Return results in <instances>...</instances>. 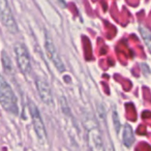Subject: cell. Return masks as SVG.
Returning <instances> with one entry per match:
<instances>
[{"instance_id": "obj_13", "label": "cell", "mask_w": 151, "mask_h": 151, "mask_svg": "<svg viewBox=\"0 0 151 151\" xmlns=\"http://www.w3.org/2000/svg\"><path fill=\"white\" fill-rule=\"evenodd\" d=\"M105 151H114V148H113V146H112V143L110 142H108V144H107V148L105 149Z\"/></svg>"}, {"instance_id": "obj_10", "label": "cell", "mask_w": 151, "mask_h": 151, "mask_svg": "<svg viewBox=\"0 0 151 151\" xmlns=\"http://www.w3.org/2000/svg\"><path fill=\"white\" fill-rule=\"evenodd\" d=\"M140 31H141V34H142L143 38H144L145 42H146L147 47L149 48L151 52V33L149 30H147L146 28H143V27H140Z\"/></svg>"}, {"instance_id": "obj_6", "label": "cell", "mask_w": 151, "mask_h": 151, "mask_svg": "<svg viewBox=\"0 0 151 151\" xmlns=\"http://www.w3.org/2000/svg\"><path fill=\"white\" fill-rule=\"evenodd\" d=\"M45 49H46L47 55H48L49 59L51 60V62L54 64V66L58 69L59 71H64L65 66L63 64L62 60H61L60 56H59L57 49L55 47L54 42H53L52 38L50 37L48 33H46V40H45Z\"/></svg>"}, {"instance_id": "obj_1", "label": "cell", "mask_w": 151, "mask_h": 151, "mask_svg": "<svg viewBox=\"0 0 151 151\" xmlns=\"http://www.w3.org/2000/svg\"><path fill=\"white\" fill-rule=\"evenodd\" d=\"M84 126L86 130V139L90 151H105L103 134L99 129L97 121L92 115H86L84 117Z\"/></svg>"}, {"instance_id": "obj_7", "label": "cell", "mask_w": 151, "mask_h": 151, "mask_svg": "<svg viewBox=\"0 0 151 151\" xmlns=\"http://www.w3.org/2000/svg\"><path fill=\"white\" fill-rule=\"evenodd\" d=\"M36 88L40 95V99L46 105H52L53 104V94L51 90V86L46 78L44 77H37L36 78Z\"/></svg>"}, {"instance_id": "obj_12", "label": "cell", "mask_w": 151, "mask_h": 151, "mask_svg": "<svg viewBox=\"0 0 151 151\" xmlns=\"http://www.w3.org/2000/svg\"><path fill=\"white\" fill-rule=\"evenodd\" d=\"M113 119H114V124H115V127L116 129H119V121H118V116H117V113L115 111L113 112Z\"/></svg>"}, {"instance_id": "obj_2", "label": "cell", "mask_w": 151, "mask_h": 151, "mask_svg": "<svg viewBox=\"0 0 151 151\" xmlns=\"http://www.w3.org/2000/svg\"><path fill=\"white\" fill-rule=\"evenodd\" d=\"M0 105L5 111L13 115H17L19 112L17 96L14 93L11 85L1 75H0Z\"/></svg>"}, {"instance_id": "obj_9", "label": "cell", "mask_w": 151, "mask_h": 151, "mask_svg": "<svg viewBox=\"0 0 151 151\" xmlns=\"http://www.w3.org/2000/svg\"><path fill=\"white\" fill-rule=\"evenodd\" d=\"M134 132H132V129L129 125L126 124L124 126V130H123V143L125 146L129 147L130 145L134 143Z\"/></svg>"}, {"instance_id": "obj_11", "label": "cell", "mask_w": 151, "mask_h": 151, "mask_svg": "<svg viewBox=\"0 0 151 151\" xmlns=\"http://www.w3.org/2000/svg\"><path fill=\"white\" fill-rule=\"evenodd\" d=\"M137 151H151V147L146 143H140L136 148Z\"/></svg>"}, {"instance_id": "obj_3", "label": "cell", "mask_w": 151, "mask_h": 151, "mask_svg": "<svg viewBox=\"0 0 151 151\" xmlns=\"http://www.w3.org/2000/svg\"><path fill=\"white\" fill-rule=\"evenodd\" d=\"M14 53L17 59V65L23 75H29L31 73V61L26 47L21 42H17L14 46Z\"/></svg>"}, {"instance_id": "obj_4", "label": "cell", "mask_w": 151, "mask_h": 151, "mask_svg": "<svg viewBox=\"0 0 151 151\" xmlns=\"http://www.w3.org/2000/svg\"><path fill=\"white\" fill-rule=\"evenodd\" d=\"M0 22L11 33L18 32V26L7 0H0Z\"/></svg>"}, {"instance_id": "obj_8", "label": "cell", "mask_w": 151, "mask_h": 151, "mask_svg": "<svg viewBox=\"0 0 151 151\" xmlns=\"http://www.w3.org/2000/svg\"><path fill=\"white\" fill-rule=\"evenodd\" d=\"M1 61H2L3 69L6 73L9 75H14V71H15V67L12 62L11 57L9 56V54H6L5 52H2L1 54Z\"/></svg>"}, {"instance_id": "obj_14", "label": "cell", "mask_w": 151, "mask_h": 151, "mask_svg": "<svg viewBox=\"0 0 151 151\" xmlns=\"http://www.w3.org/2000/svg\"><path fill=\"white\" fill-rule=\"evenodd\" d=\"M138 132H139V134H145V127H143V126H141V127L139 128Z\"/></svg>"}, {"instance_id": "obj_5", "label": "cell", "mask_w": 151, "mask_h": 151, "mask_svg": "<svg viewBox=\"0 0 151 151\" xmlns=\"http://www.w3.org/2000/svg\"><path fill=\"white\" fill-rule=\"evenodd\" d=\"M29 111L32 118V123H33L34 130H35L38 139L40 141H45L47 139L46 128H45V124L44 121H42V116H40V110H38V108L36 107V105L33 101H29Z\"/></svg>"}]
</instances>
